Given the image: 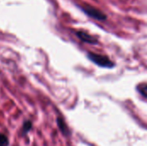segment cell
I'll list each match as a JSON object with an SVG mask.
<instances>
[{"label":"cell","mask_w":147,"mask_h":146,"mask_svg":"<svg viewBox=\"0 0 147 146\" xmlns=\"http://www.w3.org/2000/svg\"><path fill=\"white\" fill-rule=\"evenodd\" d=\"M57 122H58V126H59V130L61 131V133H62L64 135L67 136V135L69 134V129H68L67 126L65 125V121H64L61 118H58Z\"/></svg>","instance_id":"4"},{"label":"cell","mask_w":147,"mask_h":146,"mask_svg":"<svg viewBox=\"0 0 147 146\" xmlns=\"http://www.w3.org/2000/svg\"><path fill=\"white\" fill-rule=\"evenodd\" d=\"M31 128H32V123L30 121H26L22 126V133L23 134L27 133Z\"/></svg>","instance_id":"6"},{"label":"cell","mask_w":147,"mask_h":146,"mask_svg":"<svg viewBox=\"0 0 147 146\" xmlns=\"http://www.w3.org/2000/svg\"><path fill=\"white\" fill-rule=\"evenodd\" d=\"M8 145H9V139H8V138L5 135L0 133V146Z\"/></svg>","instance_id":"7"},{"label":"cell","mask_w":147,"mask_h":146,"mask_svg":"<svg viewBox=\"0 0 147 146\" xmlns=\"http://www.w3.org/2000/svg\"><path fill=\"white\" fill-rule=\"evenodd\" d=\"M137 89L138 91L145 97L147 98V84L146 83H141V84H139L138 87H137Z\"/></svg>","instance_id":"5"},{"label":"cell","mask_w":147,"mask_h":146,"mask_svg":"<svg viewBox=\"0 0 147 146\" xmlns=\"http://www.w3.org/2000/svg\"><path fill=\"white\" fill-rule=\"evenodd\" d=\"M83 10L89 16L94 18V19H96V20H99V21H104V20L107 19V16H106L105 14H103L102 11H100L99 9H96L94 7L85 5L84 7H83Z\"/></svg>","instance_id":"2"},{"label":"cell","mask_w":147,"mask_h":146,"mask_svg":"<svg viewBox=\"0 0 147 146\" xmlns=\"http://www.w3.org/2000/svg\"><path fill=\"white\" fill-rule=\"evenodd\" d=\"M88 59L92 61L94 64L100 67L103 68H112L114 67L115 64L109 59V57L101 55V54H96L95 52H88L87 53Z\"/></svg>","instance_id":"1"},{"label":"cell","mask_w":147,"mask_h":146,"mask_svg":"<svg viewBox=\"0 0 147 146\" xmlns=\"http://www.w3.org/2000/svg\"><path fill=\"white\" fill-rule=\"evenodd\" d=\"M77 36L84 42L86 43H90V44H96L97 43V39L93 37L92 35L89 34L86 32H83V31H78L76 33Z\"/></svg>","instance_id":"3"}]
</instances>
